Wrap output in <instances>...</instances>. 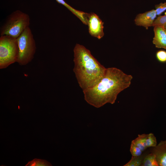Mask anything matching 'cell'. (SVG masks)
I'll use <instances>...</instances> for the list:
<instances>
[{"instance_id": "obj_8", "label": "cell", "mask_w": 166, "mask_h": 166, "mask_svg": "<svg viewBox=\"0 0 166 166\" xmlns=\"http://www.w3.org/2000/svg\"><path fill=\"white\" fill-rule=\"evenodd\" d=\"M150 152L155 156L158 166H166V140H161L156 146L151 147Z\"/></svg>"}, {"instance_id": "obj_7", "label": "cell", "mask_w": 166, "mask_h": 166, "mask_svg": "<svg viewBox=\"0 0 166 166\" xmlns=\"http://www.w3.org/2000/svg\"><path fill=\"white\" fill-rule=\"evenodd\" d=\"M157 14L154 9L138 14L135 18L134 22L137 26H142L146 29L152 26Z\"/></svg>"}, {"instance_id": "obj_6", "label": "cell", "mask_w": 166, "mask_h": 166, "mask_svg": "<svg viewBox=\"0 0 166 166\" xmlns=\"http://www.w3.org/2000/svg\"><path fill=\"white\" fill-rule=\"evenodd\" d=\"M87 23L89 33L92 36L99 39L103 37L104 22L98 15L93 13H88Z\"/></svg>"}, {"instance_id": "obj_1", "label": "cell", "mask_w": 166, "mask_h": 166, "mask_svg": "<svg viewBox=\"0 0 166 166\" xmlns=\"http://www.w3.org/2000/svg\"><path fill=\"white\" fill-rule=\"evenodd\" d=\"M132 77L115 67L107 68L101 80L92 88L83 91L87 103L97 108L115 103L118 94L128 88Z\"/></svg>"}, {"instance_id": "obj_13", "label": "cell", "mask_w": 166, "mask_h": 166, "mask_svg": "<svg viewBox=\"0 0 166 166\" xmlns=\"http://www.w3.org/2000/svg\"><path fill=\"white\" fill-rule=\"evenodd\" d=\"M147 154L144 153L138 156H132L130 160L124 166H141L143 159Z\"/></svg>"}, {"instance_id": "obj_12", "label": "cell", "mask_w": 166, "mask_h": 166, "mask_svg": "<svg viewBox=\"0 0 166 166\" xmlns=\"http://www.w3.org/2000/svg\"><path fill=\"white\" fill-rule=\"evenodd\" d=\"M141 166H158L155 156L151 152L147 154Z\"/></svg>"}, {"instance_id": "obj_4", "label": "cell", "mask_w": 166, "mask_h": 166, "mask_svg": "<svg viewBox=\"0 0 166 166\" xmlns=\"http://www.w3.org/2000/svg\"><path fill=\"white\" fill-rule=\"evenodd\" d=\"M18 55L17 62L24 65L31 61L36 50V45L31 30L27 27L17 38Z\"/></svg>"}, {"instance_id": "obj_10", "label": "cell", "mask_w": 166, "mask_h": 166, "mask_svg": "<svg viewBox=\"0 0 166 166\" xmlns=\"http://www.w3.org/2000/svg\"><path fill=\"white\" fill-rule=\"evenodd\" d=\"M59 3L62 4L78 18L85 25H87V16L88 13L77 10L66 3L64 0H56Z\"/></svg>"}, {"instance_id": "obj_11", "label": "cell", "mask_w": 166, "mask_h": 166, "mask_svg": "<svg viewBox=\"0 0 166 166\" xmlns=\"http://www.w3.org/2000/svg\"><path fill=\"white\" fill-rule=\"evenodd\" d=\"M146 135L145 134L138 135V137L131 142L139 148L142 152L148 148L145 142Z\"/></svg>"}, {"instance_id": "obj_9", "label": "cell", "mask_w": 166, "mask_h": 166, "mask_svg": "<svg viewBox=\"0 0 166 166\" xmlns=\"http://www.w3.org/2000/svg\"><path fill=\"white\" fill-rule=\"evenodd\" d=\"M154 37L152 43L156 48L166 50V30L164 27H154Z\"/></svg>"}, {"instance_id": "obj_18", "label": "cell", "mask_w": 166, "mask_h": 166, "mask_svg": "<svg viewBox=\"0 0 166 166\" xmlns=\"http://www.w3.org/2000/svg\"><path fill=\"white\" fill-rule=\"evenodd\" d=\"M155 8L157 15H159L166 10V2L156 5Z\"/></svg>"}, {"instance_id": "obj_19", "label": "cell", "mask_w": 166, "mask_h": 166, "mask_svg": "<svg viewBox=\"0 0 166 166\" xmlns=\"http://www.w3.org/2000/svg\"><path fill=\"white\" fill-rule=\"evenodd\" d=\"M156 56L159 61L161 62H166V51L164 50L158 51L156 53Z\"/></svg>"}, {"instance_id": "obj_15", "label": "cell", "mask_w": 166, "mask_h": 166, "mask_svg": "<svg viewBox=\"0 0 166 166\" xmlns=\"http://www.w3.org/2000/svg\"><path fill=\"white\" fill-rule=\"evenodd\" d=\"M145 142L147 148L154 147L157 144L156 138L154 134L151 133L147 134Z\"/></svg>"}, {"instance_id": "obj_17", "label": "cell", "mask_w": 166, "mask_h": 166, "mask_svg": "<svg viewBox=\"0 0 166 166\" xmlns=\"http://www.w3.org/2000/svg\"><path fill=\"white\" fill-rule=\"evenodd\" d=\"M130 151L132 156H140L143 152L139 148L132 142L130 147Z\"/></svg>"}, {"instance_id": "obj_16", "label": "cell", "mask_w": 166, "mask_h": 166, "mask_svg": "<svg viewBox=\"0 0 166 166\" xmlns=\"http://www.w3.org/2000/svg\"><path fill=\"white\" fill-rule=\"evenodd\" d=\"M166 27V13L163 16H159L155 20L152 26Z\"/></svg>"}, {"instance_id": "obj_20", "label": "cell", "mask_w": 166, "mask_h": 166, "mask_svg": "<svg viewBox=\"0 0 166 166\" xmlns=\"http://www.w3.org/2000/svg\"><path fill=\"white\" fill-rule=\"evenodd\" d=\"M164 28H165V29H166V27H164Z\"/></svg>"}, {"instance_id": "obj_2", "label": "cell", "mask_w": 166, "mask_h": 166, "mask_svg": "<svg viewBox=\"0 0 166 166\" xmlns=\"http://www.w3.org/2000/svg\"><path fill=\"white\" fill-rule=\"evenodd\" d=\"M73 69L82 91L91 88L105 75L107 68L100 63L84 46L77 44L73 49Z\"/></svg>"}, {"instance_id": "obj_5", "label": "cell", "mask_w": 166, "mask_h": 166, "mask_svg": "<svg viewBox=\"0 0 166 166\" xmlns=\"http://www.w3.org/2000/svg\"><path fill=\"white\" fill-rule=\"evenodd\" d=\"M18 55L17 39L7 35L0 37V69L6 68L17 62Z\"/></svg>"}, {"instance_id": "obj_14", "label": "cell", "mask_w": 166, "mask_h": 166, "mask_svg": "<svg viewBox=\"0 0 166 166\" xmlns=\"http://www.w3.org/2000/svg\"><path fill=\"white\" fill-rule=\"evenodd\" d=\"M49 162L44 160L35 158L29 161L25 166H52Z\"/></svg>"}, {"instance_id": "obj_3", "label": "cell", "mask_w": 166, "mask_h": 166, "mask_svg": "<svg viewBox=\"0 0 166 166\" xmlns=\"http://www.w3.org/2000/svg\"><path fill=\"white\" fill-rule=\"evenodd\" d=\"M29 15L19 10L10 14L0 30V35L18 38L30 24Z\"/></svg>"}]
</instances>
